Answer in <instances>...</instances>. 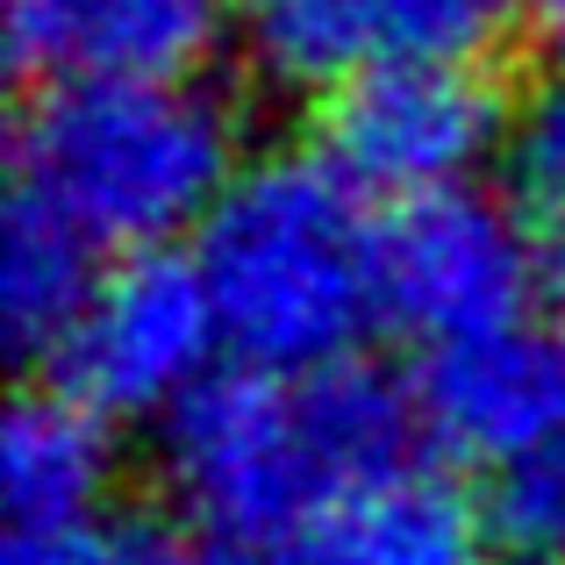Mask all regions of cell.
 I'll return each mask as SVG.
<instances>
[{
  "label": "cell",
  "instance_id": "obj_5",
  "mask_svg": "<svg viewBox=\"0 0 565 565\" xmlns=\"http://www.w3.org/2000/svg\"><path fill=\"white\" fill-rule=\"evenodd\" d=\"M222 344L215 301L201 287V265L172 250L115 258V273L94 287L86 316L51 351V386L79 394L108 423L122 415H172L186 394H201L207 359Z\"/></svg>",
  "mask_w": 565,
  "mask_h": 565
},
{
  "label": "cell",
  "instance_id": "obj_15",
  "mask_svg": "<svg viewBox=\"0 0 565 565\" xmlns=\"http://www.w3.org/2000/svg\"><path fill=\"white\" fill-rule=\"evenodd\" d=\"M8 565H215V558H193L166 530L151 523H86L65 530V537H14Z\"/></svg>",
  "mask_w": 565,
  "mask_h": 565
},
{
  "label": "cell",
  "instance_id": "obj_4",
  "mask_svg": "<svg viewBox=\"0 0 565 565\" xmlns=\"http://www.w3.org/2000/svg\"><path fill=\"white\" fill-rule=\"evenodd\" d=\"M552 273L558 265L537 222L487 201L480 186L429 193L386 215V322L423 337V351L530 322Z\"/></svg>",
  "mask_w": 565,
  "mask_h": 565
},
{
  "label": "cell",
  "instance_id": "obj_8",
  "mask_svg": "<svg viewBox=\"0 0 565 565\" xmlns=\"http://www.w3.org/2000/svg\"><path fill=\"white\" fill-rule=\"evenodd\" d=\"M415 408L444 451L487 472H515L565 437V330L515 322L466 344L423 351Z\"/></svg>",
  "mask_w": 565,
  "mask_h": 565
},
{
  "label": "cell",
  "instance_id": "obj_1",
  "mask_svg": "<svg viewBox=\"0 0 565 565\" xmlns=\"http://www.w3.org/2000/svg\"><path fill=\"white\" fill-rule=\"evenodd\" d=\"M423 437L415 394L365 365H236L166 415V487L222 552H258L401 472H423Z\"/></svg>",
  "mask_w": 565,
  "mask_h": 565
},
{
  "label": "cell",
  "instance_id": "obj_2",
  "mask_svg": "<svg viewBox=\"0 0 565 565\" xmlns=\"http://www.w3.org/2000/svg\"><path fill=\"white\" fill-rule=\"evenodd\" d=\"M201 287L222 344L258 373H330L386 316V222L330 151H273L236 166L207 207Z\"/></svg>",
  "mask_w": 565,
  "mask_h": 565
},
{
  "label": "cell",
  "instance_id": "obj_16",
  "mask_svg": "<svg viewBox=\"0 0 565 565\" xmlns=\"http://www.w3.org/2000/svg\"><path fill=\"white\" fill-rule=\"evenodd\" d=\"M537 8H544V14H558V8H565V0H537Z\"/></svg>",
  "mask_w": 565,
  "mask_h": 565
},
{
  "label": "cell",
  "instance_id": "obj_7",
  "mask_svg": "<svg viewBox=\"0 0 565 565\" xmlns=\"http://www.w3.org/2000/svg\"><path fill=\"white\" fill-rule=\"evenodd\" d=\"M501 137H515V122L487 65H394L344 86L322 115V151L344 180L401 207L472 186Z\"/></svg>",
  "mask_w": 565,
  "mask_h": 565
},
{
  "label": "cell",
  "instance_id": "obj_14",
  "mask_svg": "<svg viewBox=\"0 0 565 565\" xmlns=\"http://www.w3.org/2000/svg\"><path fill=\"white\" fill-rule=\"evenodd\" d=\"M494 537L530 565H565V437L544 458L501 472Z\"/></svg>",
  "mask_w": 565,
  "mask_h": 565
},
{
  "label": "cell",
  "instance_id": "obj_6",
  "mask_svg": "<svg viewBox=\"0 0 565 565\" xmlns=\"http://www.w3.org/2000/svg\"><path fill=\"white\" fill-rule=\"evenodd\" d=\"M515 0H230L250 72L287 94H344L394 65H480Z\"/></svg>",
  "mask_w": 565,
  "mask_h": 565
},
{
  "label": "cell",
  "instance_id": "obj_3",
  "mask_svg": "<svg viewBox=\"0 0 565 565\" xmlns=\"http://www.w3.org/2000/svg\"><path fill=\"white\" fill-rule=\"evenodd\" d=\"M236 180V122L207 86H72L36 94L14 122V172L94 250L143 258L207 222Z\"/></svg>",
  "mask_w": 565,
  "mask_h": 565
},
{
  "label": "cell",
  "instance_id": "obj_9",
  "mask_svg": "<svg viewBox=\"0 0 565 565\" xmlns=\"http://www.w3.org/2000/svg\"><path fill=\"white\" fill-rule=\"evenodd\" d=\"M230 0H8V65L43 94L180 86L215 57Z\"/></svg>",
  "mask_w": 565,
  "mask_h": 565
},
{
  "label": "cell",
  "instance_id": "obj_12",
  "mask_svg": "<svg viewBox=\"0 0 565 565\" xmlns=\"http://www.w3.org/2000/svg\"><path fill=\"white\" fill-rule=\"evenodd\" d=\"M100 279H108L100 250L51 201H36L29 186H8V207H0V322H8V344L22 359H51L65 344Z\"/></svg>",
  "mask_w": 565,
  "mask_h": 565
},
{
  "label": "cell",
  "instance_id": "obj_10",
  "mask_svg": "<svg viewBox=\"0 0 565 565\" xmlns=\"http://www.w3.org/2000/svg\"><path fill=\"white\" fill-rule=\"evenodd\" d=\"M215 565H494V523L437 472H401L373 494Z\"/></svg>",
  "mask_w": 565,
  "mask_h": 565
},
{
  "label": "cell",
  "instance_id": "obj_13",
  "mask_svg": "<svg viewBox=\"0 0 565 565\" xmlns=\"http://www.w3.org/2000/svg\"><path fill=\"white\" fill-rule=\"evenodd\" d=\"M509 151H515V186H523L530 222H537L552 265L565 273V79L530 94V108L515 115Z\"/></svg>",
  "mask_w": 565,
  "mask_h": 565
},
{
  "label": "cell",
  "instance_id": "obj_11",
  "mask_svg": "<svg viewBox=\"0 0 565 565\" xmlns=\"http://www.w3.org/2000/svg\"><path fill=\"white\" fill-rule=\"evenodd\" d=\"M115 480L108 415L65 386H29L0 423V501L14 537H65L100 523V494Z\"/></svg>",
  "mask_w": 565,
  "mask_h": 565
}]
</instances>
